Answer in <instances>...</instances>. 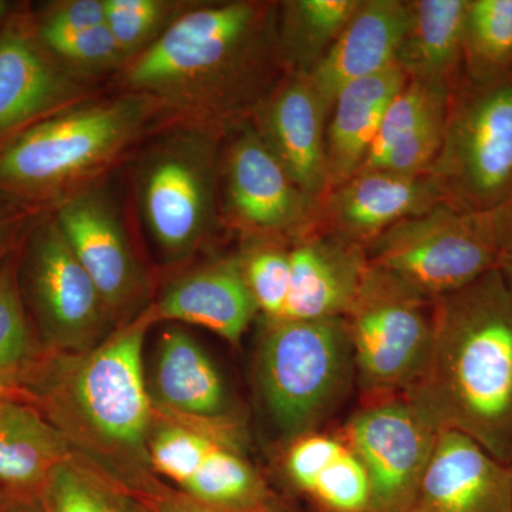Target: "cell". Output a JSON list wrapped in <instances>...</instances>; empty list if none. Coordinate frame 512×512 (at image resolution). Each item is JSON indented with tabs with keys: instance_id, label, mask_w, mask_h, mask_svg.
Listing matches in <instances>:
<instances>
[{
	"instance_id": "ffe728a7",
	"label": "cell",
	"mask_w": 512,
	"mask_h": 512,
	"mask_svg": "<svg viewBox=\"0 0 512 512\" xmlns=\"http://www.w3.org/2000/svg\"><path fill=\"white\" fill-rule=\"evenodd\" d=\"M151 311L156 323L201 326L234 345L259 313L238 258L210 262L175 279Z\"/></svg>"
},
{
	"instance_id": "d6986e66",
	"label": "cell",
	"mask_w": 512,
	"mask_h": 512,
	"mask_svg": "<svg viewBox=\"0 0 512 512\" xmlns=\"http://www.w3.org/2000/svg\"><path fill=\"white\" fill-rule=\"evenodd\" d=\"M289 262L281 320L342 318L369 264L365 248L320 229L291 242Z\"/></svg>"
},
{
	"instance_id": "9c48e42d",
	"label": "cell",
	"mask_w": 512,
	"mask_h": 512,
	"mask_svg": "<svg viewBox=\"0 0 512 512\" xmlns=\"http://www.w3.org/2000/svg\"><path fill=\"white\" fill-rule=\"evenodd\" d=\"M366 255L434 301L497 271V210L466 211L440 202L384 231Z\"/></svg>"
},
{
	"instance_id": "8d00e7d4",
	"label": "cell",
	"mask_w": 512,
	"mask_h": 512,
	"mask_svg": "<svg viewBox=\"0 0 512 512\" xmlns=\"http://www.w3.org/2000/svg\"><path fill=\"white\" fill-rule=\"evenodd\" d=\"M0 512H45L39 498L0 497Z\"/></svg>"
},
{
	"instance_id": "74e56055",
	"label": "cell",
	"mask_w": 512,
	"mask_h": 512,
	"mask_svg": "<svg viewBox=\"0 0 512 512\" xmlns=\"http://www.w3.org/2000/svg\"><path fill=\"white\" fill-rule=\"evenodd\" d=\"M16 228V217L8 205L0 202V256H3L8 247L10 238Z\"/></svg>"
},
{
	"instance_id": "d590c367",
	"label": "cell",
	"mask_w": 512,
	"mask_h": 512,
	"mask_svg": "<svg viewBox=\"0 0 512 512\" xmlns=\"http://www.w3.org/2000/svg\"><path fill=\"white\" fill-rule=\"evenodd\" d=\"M156 512H234L220 510V508L208 507V505L197 503L191 498L178 493L175 490L161 488L156 494L148 497Z\"/></svg>"
},
{
	"instance_id": "e0dca14e",
	"label": "cell",
	"mask_w": 512,
	"mask_h": 512,
	"mask_svg": "<svg viewBox=\"0 0 512 512\" xmlns=\"http://www.w3.org/2000/svg\"><path fill=\"white\" fill-rule=\"evenodd\" d=\"M443 202L427 174L363 171L320 198L316 229L366 249L397 222Z\"/></svg>"
},
{
	"instance_id": "30bf717a",
	"label": "cell",
	"mask_w": 512,
	"mask_h": 512,
	"mask_svg": "<svg viewBox=\"0 0 512 512\" xmlns=\"http://www.w3.org/2000/svg\"><path fill=\"white\" fill-rule=\"evenodd\" d=\"M19 284L43 352L82 355L114 332L117 319L53 218L30 235Z\"/></svg>"
},
{
	"instance_id": "f546056e",
	"label": "cell",
	"mask_w": 512,
	"mask_h": 512,
	"mask_svg": "<svg viewBox=\"0 0 512 512\" xmlns=\"http://www.w3.org/2000/svg\"><path fill=\"white\" fill-rule=\"evenodd\" d=\"M194 5L184 0H104L106 25L127 63L157 42Z\"/></svg>"
},
{
	"instance_id": "d4e9b609",
	"label": "cell",
	"mask_w": 512,
	"mask_h": 512,
	"mask_svg": "<svg viewBox=\"0 0 512 512\" xmlns=\"http://www.w3.org/2000/svg\"><path fill=\"white\" fill-rule=\"evenodd\" d=\"M396 53L407 79L454 87L463 67V35L468 0H412Z\"/></svg>"
},
{
	"instance_id": "ba28073f",
	"label": "cell",
	"mask_w": 512,
	"mask_h": 512,
	"mask_svg": "<svg viewBox=\"0 0 512 512\" xmlns=\"http://www.w3.org/2000/svg\"><path fill=\"white\" fill-rule=\"evenodd\" d=\"M433 302L392 272L367 264L342 316L365 404L403 396L419 379L433 339Z\"/></svg>"
},
{
	"instance_id": "52a82bcc",
	"label": "cell",
	"mask_w": 512,
	"mask_h": 512,
	"mask_svg": "<svg viewBox=\"0 0 512 512\" xmlns=\"http://www.w3.org/2000/svg\"><path fill=\"white\" fill-rule=\"evenodd\" d=\"M426 174L441 200L460 210L493 211L510 200L512 73L454 84L440 150Z\"/></svg>"
},
{
	"instance_id": "6da1fadb",
	"label": "cell",
	"mask_w": 512,
	"mask_h": 512,
	"mask_svg": "<svg viewBox=\"0 0 512 512\" xmlns=\"http://www.w3.org/2000/svg\"><path fill=\"white\" fill-rule=\"evenodd\" d=\"M276 2L195 3L123 67L124 92L153 97L170 120L228 134L285 76Z\"/></svg>"
},
{
	"instance_id": "4fadbf2b",
	"label": "cell",
	"mask_w": 512,
	"mask_h": 512,
	"mask_svg": "<svg viewBox=\"0 0 512 512\" xmlns=\"http://www.w3.org/2000/svg\"><path fill=\"white\" fill-rule=\"evenodd\" d=\"M53 220L114 318L146 311L150 282L107 188L92 183L70 192Z\"/></svg>"
},
{
	"instance_id": "cb8c5ba5",
	"label": "cell",
	"mask_w": 512,
	"mask_h": 512,
	"mask_svg": "<svg viewBox=\"0 0 512 512\" xmlns=\"http://www.w3.org/2000/svg\"><path fill=\"white\" fill-rule=\"evenodd\" d=\"M74 447L26 400L0 409V497L39 498L47 478Z\"/></svg>"
},
{
	"instance_id": "83f0119b",
	"label": "cell",
	"mask_w": 512,
	"mask_h": 512,
	"mask_svg": "<svg viewBox=\"0 0 512 512\" xmlns=\"http://www.w3.org/2000/svg\"><path fill=\"white\" fill-rule=\"evenodd\" d=\"M463 69L477 83L512 73V0H468Z\"/></svg>"
},
{
	"instance_id": "7a4b0ae2",
	"label": "cell",
	"mask_w": 512,
	"mask_h": 512,
	"mask_svg": "<svg viewBox=\"0 0 512 512\" xmlns=\"http://www.w3.org/2000/svg\"><path fill=\"white\" fill-rule=\"evenodd\" d=\"M154 323L148 306L90 352L45 353L19 383L74 450L147 498L161 488L150 476L154 409L143 363Z\"/></svg>"
},
{
	"instance_id": "2e32d148",
	"label": "cell",
	"mask_w": 512,
	"mask_h": 512,
	"mask_svg": "<svg viewBox=\"0 0 512 512\" xmlns=\"http://www.w3.org/2000/svg\"><path fill=\"white\" fill-rule=\"evenodd\" d=\"M329 116V107L309 77L286 73L249 119L286 173L318 200L329 191L326 161Z\"/></svg>"
},
{
	"instance_id": "44dd1931",
	"label": "cell",
	"mask_w": 512,
	"mask_h": 512,
	"mask_svg": "<svg viewBox=\"0 0 512 512\" xmlns=\"http://www.w3.org/2000/svg\"><path fill=\"white\" fill-rule=\"evenodd\" d=\"M406 23V2L362 0L328 55L306 74L329 109L348 84L396 64Z\"/></svg>"
},
{
	"instance_id": "277c9868",
	"label": "cell",
	"mask_w": 512,
	"mask_h": 512,
	"mask_svg": "<svg viewBox=\"0 0 512 512\" xmlns=\"http://www.w3.org/2000/svg\"><path fill=\"white\" fill-rule=\"evenodd\" d=\"M165 119L157 100L131 92L59 111L0 144V188L66 197L94 183Z\"/></svg>"
},
{
	"instance_id": "836d02e7",
	"label": "cell",
	"mask_w": 512,
	"mask_h": 512,
	"mask_svg": "<svg viewBox=\"0 0 512 512\" xmlns=\"http://www.w3.org/2000/svg\"><path fill=\"white\" fill-rule=\"evenodd\" d=\"M106 25L104 0H62L47 6L36 25L40 37L70 35Z\"/></svg>"
},
{
	"instance_id": "ac0fdd59",
	"label": "cell",
	"mask_w": 512,
	"mask_h": 512,
	"mask_svg": "<svg viewBox=\"0 0 512 512\" xmlns=\"http://www.w3.org/2000/svg\"><path fill=\"white\" fill-rule=\"evenodd\" d=\"M410 512H512V466L460 431L439 430Z\"/></svg>"
},
{
	"instance_id": "4dcf8cb0",
	"label": "cell",
	"mask_w": 512,
	"mask_h": 512,
	"mask_svg": "<svg viewBox=\"0 0 512 512\" xmlns=\"http://www.w3.org/2000/svg\"><path fill=\"white\" fill-rule=\"evenodd\" d=\"M291 242L274 238L248 239L238 256L242 274L264 320H281L288 298Z\"/></svg>"
},
{
	"instance_id": "1f68e13d",
	"label": "cell",
	"mask_w": 512,
	"mask_h": 512,
	"mask_svg": "<svg viewBox=\"0 0 512 512\" xmlns=\"http://www.w3.org/2000/svg\"><path fill=\"white\" fill-rule=\"evenodd\" d=\"M451 89L448 84L407 80L387 107L372 150L360 170L375 163L397 141L437 114L446 113Z\"/></svg>"
},
{
	"instance_id": "ab89813d",
	"label": "cell",
	"mask_w": 512,
	"mask_h": 512,
	"mask_svg": "<svg viewBox=\"0 0 512 512\" xmlns=\"http://www.w3.org/2000/svg\"><path fill=\"white\" fill-rule=\"evenodd\" d=\"M10 9V3L5 2V0H0V22L5 19V16L8 15Z\"/></svg>"
},
{
	"instance_id": "5b68a950",
	"label": "cell",
	"mask_w": 512,
	"mask_h": 512,
	"mask_svg": "<svg viewBox=\"0 0 512 512\" xmlns=\"http://www.w3.org/2000/svg\"><path fill=\"white\" fill-rule=\"evenodd\" d=\"M224 136L215 128L174 121L138 160V211L167 264L191 259L217 228Z\"/></svg>"
},
{
	"instance_id": "3957f363",
	"label": "cell",
	"mask_w": 512,
	"mask_h": 512,
	"mask_svg": "<svg viewBox=\"0 0 512 512\" xmlns=\"http://www.w3.org/2000/svg\"><path fill=\"white\" fill-rule=\"evenodd\" d=\"M403 397L512 464V292L498 269L434 299L429 357Z\"/></svg>"
},
{
	"instance_id": "7402d4cb",
	"label": "cell",
	"mask_w": 512,
	"mask_h": 512,
	"mask_svg": "<svg viewBox=\"0 0 512 512\" xmlns=\"http://www.w3.org/2000/svg\"><path fill=\"white\" fill-rule=\"evenodd\" d=\"M284 468L320 512H370L365 466L340 433L316 430L289 440Z\"/></svg>"
},
{
	"instance_id": "8992f818",
	"label": "cell",
	"mask_w": 512,
	"mask_h": 512,
	"mask_svg": "<svg viewBox=\"0 0 512 512\" xmlns=\"http://www.w3.org/2000/svg\"><path fill=\"white\" fill-rule=\"evenodd\" d=\"M256 356L259 393L275 429L292 440L333 412L356 375L343 318L264 320Z\"/></svg>"
},
{
	"instance_id": "9a60e30c",
	"label": "cell",
	"mask_w": 512,
	"mask_h": 512,
	"mask_svg": "<svg viewBox=\"0 0 512 512\" xmlns=\"http://www.w3.org/2000/svg\"><path fill=\"white\" fill-rule=\"evenodd\" d=\"M83 79L57 62L22 19L0 30V144L39 121L89 100Z\"/></svg>"
},
{
	"instance_id": "60d3db41",
	"label": "cell",
	"mask_w": 512,
	"mask_h": 512,
	"mask_svg": "<svg viewBox=\"0 0 512 512\" xmlns=\"http://www.w3.org/2000/svg\"><path fill=\"white\" fill-rule=\"evenodd\" d=\"M511 466H512V464H511Z\"/></svg>"
},
{
	"instance_id": "484cf974",
	"label": "cell",
	"mask_w": 512,
	"mask_h": 512,
	"mask_svg": "<svg viewBox=\"0 0 512 512\" xmlns=\"http://www.w3.org/2000/svg\"><path fill=\"white\" fill-rule=\"evenodd\" d=\"M362 0H286L278 6V47L285 73L309 74L348 25Z\"/></svg>"
},
{
	"instance_id": "8fae6325",
	"label": "cell",
	"mask_w": 512,
	"mask_h": 512,
	"mask_svg": "<svg viewBox=\"0 0 512 512\" xmlns=\"http://www.w3.org/2000/svg\"><path fill=\"white\" fill-rule=\"evenodd\" d=\"M221 178L225 217L247 239L292 242L315 231L320 200L292 180L249 121L232 130Z\"/></svg>"
},
{
	"instance_id": "f35d334b",
	"label": "cell",
	"mask_w": 512,
	"mask_h": 512,
	"mask_svg": "<svg viewBox=\"0 0 512 512\" xmlns=\"http://www.w3.org/2000/svg\"><path fill=\"white\" fill-rule=\"evenodd\" d=\"M13 400H26L28 402L25 393L15 383L9 382L5 377L0 376V409L5 404L13 402Z\"/></svg>"
},
{
	"instance_id": "603a6c76",
	"label": "cell",
	"mask_w": 512,
	"mask_h": 512,
	"mask_svg": "<svg viewBox=\"0 0 512 512\" xmlns=\"http://www.w3.org/2000/svg\"><path fill=\"white\" fill-rule=\"evenodd\" d=\"M399 66L350 83L336 96L326 127L329 190L359 173L387 107L407 83Z\"/></svg>"
},
{
	"instance_id": "4316f807",
	"label": "cell",
	"mask_w": 512,
	"mask_h": 512,
	"mask_svg": "<svg viewBox=\"0 0 512 512\" xmlns=\"http://www.w3.org/2000/svg\"><path fill=\"white\" fill-rule=\"evenodd\" d=\"M39 500L45 512H156L147 497L79 451L52 471Z\"/></svg>"
},
{
	"instance_id": "e575fe53",
	"label": "cell",
	"mask_w": 512,
	"mask_h": 512,
	"mask_svg": "<svg viewBox=\"0 0 512 512\" xmlns=\"http://www.w3.org/2000/svg\"><path fill=\"white\" fill-rule=\"evenodd\" d=\"M498 237H500V265L498 271L504 276L512 292V197L497 208Z\"/></svg>"
},
{
	"instance_id": "7c38bea8",
	"label": "cell",
	"mask_w": 512,
	"mask_h": 512,
	"mask_svg": "<svg viewBox=\"0 0 512 512\" xmlns=\"http://www.w3.org/2000/svg\"><path fill=\"white\" fill-rule=\"evenodd\" d=\"M437 430L403 396L365 404L340 436L362 461L370 512H410L429 464Z\"/></svg>"
},
{
	"instance_id": "5bb4252c",
	"label": "cell",
	"mask_w": 512,
	"mask_h": 512,
	"mask_svg": "<svg viewBox=\"0 0 512 512\" xmlns=\"http://www.w3.org/2000/svg\"><path fill=\"white\" fill-rule=\"evenodd\" d=\"M147 386L160 419L244 444L220 370L187 330H164Z\"/></svg>"
},
{
	"instance_id": "d6a6232c",
	"label": "cell",
	"mask_w": 512,
	"mask_h": 512,
	"mask_svg": "<svg viewBox=\"0 0 512 512\" xmlns=\"http://www.w3.org/2000/svg\"><path fill=\"white\" fill-rule=\"evenodd\" d=\"M40 40L57 62L80 79L123 69L126 64V57L107 25L70 35L40 37Z\"/></svg>"
},
{
	"instance_id": "f1b7e54d",
	"label": "cell",
	"mask_w": 512,
	"mask_h": 512,
	"mask_svg": "<svg viewBox=\"0 0 512 512\" xmlns=\"http://www.w3.org/2000/svg\"><path fill=\"white\" fill-rule=\"evenodd\" d=\"M43 355L20 291L18 261L5 255L0 261V376L19 387Z\"/></svg>"
}]
</instances>
